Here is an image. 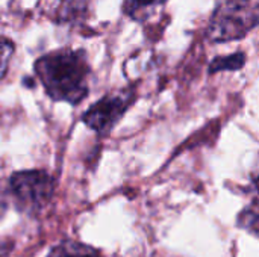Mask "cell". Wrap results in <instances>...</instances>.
I'll return each mask as SVG.
<instances>
[{
	"mask_svg": "<svg viewBox=\"0 0 259 257\" xmlns=\"http://www.w3.org/2000/svg\"><path fill=\"white\" fill-rule=\"evenodd\" d=\"M33 70L53 101L76 106L90 92L91 67L83 50L59 48L46 53L35 61Z\"/></svg>",
	"mask_w": 259,
	"mask_h": 257,
	"instance_id": "cell-1",
	"label": "cell"
},
{
	"mask_svg": "<svg viewBox=\"0 0 259 257\" xmlns=\"http://www.w3.org/2000/svg\"><path fill=\"white\" fill-rule=\"evenodd\" d=\"M258 21L259 0H223L209 20L208 38L212 42L241 39Z\"/></svg>",
	"mask_w": 259,
	"mask_h": 257,
	"instance_id": "cell-2",
	"label": "cell"
},
{
	"mask_svg": "<svg viewBox=\"0 0 259 257\" xmlns=\"http://www.w3.org/2000/svg\"><path fill=\"white\" fill-rule=\"evenodd\" d=\"M8 191L21 214L38 215L53 198L55 179L44 170L17 171L9 177Z\"/></svg>",
	"mask_w": 259,
	"mask_h": 257,
	"instance_id": "cell-3",
	"label": "cell"
},
{
	"mask_svg": "<svg viewBox=\"0 0 259 257\" xmlns=\"http://www.w3.org/2000/svg\"><path fill=\"white\" fill-rule=\"evenodd\" d=\"M137 92L134 88L112 91L91 105L82 115L87 127L99 135H108L124 117L127 109L135 103Z\"/></svg>",
	"mask_w": 259,
	"mask_h": 257,
	"instance_id": "cell-4",
	"label": "cell"
},
{
	"mask_svg": "<svg viewBox=\"0 0 259 257\" xmlns=\"http://www.w3.org/2000/svg\"><path fill=\"white\" fill-rule=\"evenodd\" d=\"M46 257H103V254L88 244L77 241H62L55 245Z\"/></svg>",
	"mask_w": 259,
	"mask_h": 257,
	"instance_id": "cell-5",
	"label": "cell"
},
{
	"mask_svg": "<svg viewBox=\"0 0 259 257\" xmlns=\"http://www.w3.org/2000/svg\"><path fill=\"white\" fill-rule=\"evenodd\" d=\"M167 0H126L124 2V14H127L134 20L147 18L156 8L162 6Z\"/></svg>",
	"mask_w": 259,
	"mask_h": 257,
	"instance_id": "cell-6",
	"label": "cell"
},
{
	"mask_svg": "<svg viewBox=\"0 0 259 257\" xmlns=\"http://www.w3.org/2000/svg\"><path fill=\"white\" fill-rule=\"evenodd\" d=\"M246 65V55L237 52L228 56H217L209 64V73L215 74L219 71H238Z\"/></svg>",
	"mask_w": 259,
	"mask_h": 257,
	"instance_id": "cell-7",
	"label": "cell"
},
{
	"mask_svg": "<svg viewBox=\"0 0 259 257\" xmlns=\"http://www.w3.org/2000/svg\"><path fill=\"white\" fill-rule=\"evenodd\" d=\"M258 203H256V198H253L252 206L244 209L240 214V217H238V227H241V229H244L249 233L256 236L258 235Z\"/></svg>",
	"mask_w": 259,
	"mask_h": 257,
	"instance_id": "cell-8",
	"label": "cell"
},
{
	"mask_svg": "<svg viewBox=\"0 0 259 257\" xmlns=\"http://www.w3.org/2000/svg\"><path fill=\"white\" fill-rule=\"evenodd\" d=\"M14 52H15V44L9 38L0 35V80L5 77V74L8 71L9 61H11Z\"/></svg>",
	"mask_w": 259,
	"mask_h": 257,
	"instance_id": "cell-9",
	"label": "cell"
},
{
	"mask_svg": "<svg viewBox=\"0 0 259 257\" xmlns=\"http://www.w3.org/2000/svg\"><path fill=\"white\" fill-rule=\"evenodd\" d=\"M5 212H6V206L3 203H0V220H2V217H3Z\"/></svg>",
	"mask_w": 259,
	"mask_h": 257,
	"instance_id": "cell-10",
	"label": "cell"
}]
</instances>
